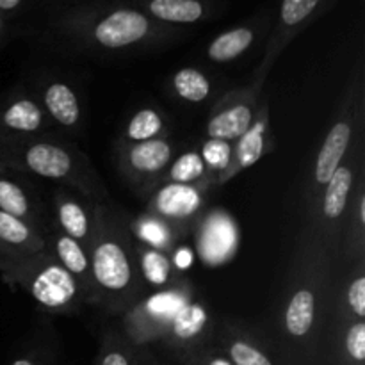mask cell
Segmentation results:
<instances>
[{"label":"cell","mask_w":365,"mask_h":365,"mask_svg":"<svg viewBox=\"0 0 365 365\" xmlns=\"http://www.w3.org/2000/svg\"><path fill=\"white\" fill-rule=\"evenodd\" d=\"M63 45L91 53H132L168 45L185 34L152 20L130 0H93L64 9L50 21Z\"/></svg>","instance_id":"6da1fadb"},{"label":"cell","mask_w":365,"mask_h":365,"mask_svg":"<svg viewBox=\"0 0 365 365\" xmlns=\"http://www.w3.org/2000/svg\"><path fill=\"white\" fill-rule=\"evenodd\" d=\"M93 239L89 245L98 305L110 314L130 310L139 302L143 280L130 227L107 203H93Z\"/></svg>","instance_id":"7a4b0ae2"},{"label":"cell","mask_w":365,"mask_h":365,"mask_svg":"<svg viewBox=\"0 0 365 365\" xmlns=\"http://www.w3.org/2000/svg\"><path fill=\"white\" fill-rule=\"evenodd\" d=\"M0 164L73 189L91 203H107V189L88 157L63 141L0 134Z\"/></svg>","instance_id":"3957f363"},{"label":"cell","mask_w":365,"mask_h":365,"mask_svg":"<svg viewBox=\"0 0 365 365\" xmlns=\"http://www.w3.org/2000/svg\"><path fill=\"white\" fill-rule=\"evenodd\" d=\"M334 264L319 237L309 227L303 228L282 305V330L291 341L312 342L327 309Z\"/></svg>","instance_id":"277c9868"},{"label":"cell","mask_w":365,"mask_h":365,"mask_svg":"<svg viewBox=\"0 0 365 365\" xmlns=\"http://www.w3.org/2000/svg\"><path fill=\"white\" fill-rule=\"evenodd\" d=\"M4 280L27 292L52 314H73L86 303L81 285L53 259L48 250L0 269Z\"/></svg>","instance_id":"5b68a950"},{"label":"cell","mask_w":365,"mask_h":365,"mask_svg":"<svg viewBox=\"0 0 365 365\" xmlns=\"http://www.w3.org/2000/svg\"><path fill=\"white\" fill-rule=\"evenodd\" d=\"M364 123L356 130L353 145L348 155L337 168L330 180L321 191L317 200L316 210L309 220L307 227L319 237L327 252L330 253L331 260H339V248H341L342 230H344L348 207L351 202L353 189H355L356 177L364 164Z\"/></svg>","instance_id":"8992f818"},{"label":"cell","mask_w":365,"mask_h":365,"mask_svg":"<svg viewBox=\"0 0 365 365\" xmlns=\"http://www.w3.org/2000/svg\"><path fill=\"white\" fill-rule=\"evenodd\" d=\"M364 123V93L362 82L353 81L348 86L344 100L339 109V116L331 123L330 130L324 135L323 145L316 155L314 163L312 178H310L309 191H307V214L309 220L316 210L317 200H319L321 191L330 180L331 175L337 171L344 157L348 155L349 148L353 145L356 130Z\"/></svg>","instance_id":"52a82bcc"},{"label":"cell","mask_w":365,"mask_h":365,"mask_svg":"<svg viewBox=\"0 0 365 365\" xmlns=\"http://www.w3.org/2000/svg\"><path fill=\"white\" fill-rule=\"evenodd\" d=\"M335 0H280V7L274 16L271 31L266 39L262 61L252 77V84L262 88L267 75L273 70L278 57L298 38L310 24L323 16Z\"/></svg>","instance_id":"ba28073f"},{"label":"cell","mask_w":365,"mask_h":365,"mask_svg":"<svg viewBox=\"0 0 365 365\" xmlns=\"http://www.w3.org/2000/svg\"><path fill=\"white\" fill-rule=\"evenodd\" d=\"M189 298H192L191 287L187 282L180 280L171 287L155 292L148 299L138 302L130 310H127L125 327H127L128 337L135 344L163 339L171 317Z\"/></svg>","instance_id":"9c48e42d"},{"label":"cell","mask_w":365,"mask_h":365,"mask_svg":"<svg viewBox=\"0 0 365 365\" xmlns=\"http://www.w3.org/2000/svg\"><path fill=\"white\" fill-rule=\"evenodd\" d=\"M175 157V145L170 138L145 143H118L116 163L120 173L132 187L148 195L166 173Z\"/></svg>","instance_id":"30bf717a"},{"label":"cell","mask_w":365,"mask_h":365,"mask_svg":"<svg viewBox=\"0 0 365 365\" xmlns=\"http://www.w3.org/2000/svg\"><path fill=\"white\" fill-rule=\"evenodd\" d=\"M262 88L250 84L246 88L232 89L214 103L205 123V135L214 141L234 143L252 127L259 110Z\"/></svg>","instance_id":"8fae6325"},{"label":"cell","mask_w":365,"mask_h":365,"mask_svg":"<svg viewBox=\"0 0 365 365\" xmlns=\"http://www.w3.org/2000/svg\"><path fill=\"white\" fill-rule=\"evenodd\" d=\"M274 148H277V143H274L273 132H271L269 102L262 100L252 127L241 138L232 143L230 160H228L227 168L216 175L214 185L221 187V185L228 184L232 178L252 168L253 164L259 163L264 155L271 153Z\"/></svg>","instance_id":"7c38bea8"},{"label":"cell","mask_w":365,"mask_h":365,"mask_svg":"<svg viewBox=\"0 0 365 365\" xmlns=\"http://www.w3.org/2000/svg\"><path fill=\"white\" fill-rule=\"evenodd\" d=\"M207 191H209L207 185L160 182L148 192L146 212L182 230L184 227H189L200 214Z\"/></svg>","instance_id":"4fadbf2b"},{"label":"cell","mask_w":365,"mask_h":365,"mask_svg":"<svg viewBox=\"0 0 365 365\" xmlns=\"http://www.w3.org/2000/svg\"><path fill=\"white\" fill-rule=\"evenodd\" d=\"M212 317L203 303L189 298L180 309L175 312L164 330L163 339L180 355L189 356L202 351L203 344L212 334Z\"/></svg>","instance_id":"5bb4252c"},{"label":"cell","mask_w":365,"mask_h":365,"mask_svg":"<svg viewBox=\"0 0 365 365\" xmlns=\"http://www.w3.org/2000/svg\"><path fill=\"white\" fill-rule=\"evenodd\" d=\"M198 255L205 266H221L239 250V227L227 210L214 209L205 214L196 230Z\"/></svg>","instance_id":"9a60e30c"},{"label":"cell","mask_w":365,"mask_h":365,"mask_svg":"<svg viewBox=\"0 0 365 365\" xmlns=\"http://www.w3.org/2000/svg\"><path fill=\"white\" fill-rule=\"evenodd\" d=\"M152 20L168 27H187L216 18L225 9V0H130Z\"/></svg>","instance_id":"2e32d148"},{"label":"cell","mask_w":365,"mask_h":365,"mask_svg":"<svg viewBox=\"0 0 365 365\" xmlns=\"http://www.w3.org/2000/svg\"><path fill=\"white\" fill-rule=\"evenodd\" d=\"M273 20L274 14L271 11H266L260 16L252 18V20L245 21V24L235 25V27L228 29V31H223L207 45V59L216 64L232 63V61L239 59L259 41L260 36L269 34Z\"/></svg>","instance_id":"e0dca14e"},{"label":"cell","mask_w":365,"mask_h":365,"mask_svg":"<svg viewBox=\"0 0 365 365\" xmlns=\"http://www.w3.org/2000/svg\"><path fill=\"white\" fill-rule=\"evenodd\" d=\"M45 242L46 250L52 253L53 259L81 285V291L84 294L86 303L98 305V291H96L95 278H93L91 260H89L88 250L81 242H77L75 239L63 234L57 227L48 230V234L45 235Z\"/></svg>","instance_id":"ac0fdd59"},{"label":"cell","mask_w":365,"mask_h":365,"mask_svg":"<svg viewBox=\"0 0 365 365\" xmlns=\"http://www.w3.org/2000/svg\"><path fill=\"white\" fill-rule=\"evenodd\" d=\"M46 248L45 234L27 221L0 210V269Z\"/></svg>","instance_id":"d6986e66"},{"label":"cell","mask_w":365,"mask_h":365,"mask_svg":"<svg viewBox=\"0 0 365 365\" xmlns=\"http://www.w3.org/2000/svg\"><path fill=\"white\" fill-rule=\"evenodd\" d=\"M48 125V116L38 98L31 95L13 96L0 109V134L13 138L43 135Z\"/></svg>","instance_id":"ffe728a7"},{"label":"cell","mask_w":365,"mask_h":365,"mask_svg":"<svg viewBox=\"0 0 365 365\" xmlns=\"http://www.w3.org/2000/svg\"><path fill=\"white\" fill-rule=\"evenodd\" d=\"M53 207H56L57 228L68 237L81 242L86 250H89L93 239V203L86 205L78 192H73L68 187H59L53 195Z\"/></svg>","instance_id":"44dd1931"},{"label":"cell","mask_w":365,"mask_h":365,"mask_svg":"<svg viewBox=\"0 0 365 365\" xmlns=\"http://www.w3.org/2000/svg\"><path fill=\"white\" fill-rule=\"evenodd\" d=\"M39 103L46 116L63 128H77L82 120V107L77 91L59 78H48L39 88Z\"/></svg>","instance_id":"7402d4cb"},{"label":"cell","mask_w":365,"mask_h":365,"mask_svg":"<svg viewBox=\"0 0 365 365\" xmlns=\"http://www.w3.org/2000/svg\"><path fill=\"white\" fill-rule=\"evenodd\" d=\"M365 255V166L356 177L351 202L348 207L344 230H342L339 259L344 264H353Z\"/></svg>","instance_id":"603a6c76"},{"label":"cell","mask_w":365,"mask_h":365,"mask_svg":"<svg viewBox=\"0 0 365 365\" xmlns=\"http://www.w3.org/2000/svg\"><path fill=\"white\" fill-rule=\"evenodd\" d=\"M134 248L135 259H138L139 277H141L143 284L150 285V287L157 289V291H163V289H168L177 284V282H180V278L175 273V266L170 253L143 245V242L135 241V239Z\"/></svg>","instance_id":"cb8c5ba5"},{"label":"cell","mask_w":365,"mask_h":365,"mask_svg":"<svg viewBox=\"0 0 365 365\" xmlns=\"http://www.w3.org/2000/svg\"><path fill=\"white\" fill-rule=\"evenodd\" d=\"M0 210L14 217L27 221L32 227H41V210L27 189L6 175V168L0 164ZM41 230V228H39Z\"/></svg>","instance_id":"d4e9b609"},{"label":"cell","mask_w":365,"mask_h":365,"mask_svg":"<svg viewBox=\"0 0 365 365\" xmlns=\"http://www.w3.org/2000/svg\"><path fill=\"white\" fill-rule=\"evenodd\" d=\"M128 227H130V232L135 241L143 242L146 246H152V248L163 250L166 253L173 248L182 232L175 225L168 223V221L148 212H145L138 220L132 221Z\"/></svg>","instance_id":"484cf974"},{"label":"cell","mask_w":365,"mask_h":365,"mask_svg":"<svg viewBox=\"0 0 365 365\" xmlns=\"http://www.w3.org/2000/svg\"><path fill=\"white\" fill-rule=\"evenodd\" d=\"M168 120L157 107H141L128 118L127 125L123 128L125 145L130 143H145L152 139L168 138Z\"/></svg>","instance_id":"4316f807"},{"label":"cell","mask_w":365,"mask_h":365,"mask_svg":"<svg viewBox=\"0 0 365 365\" xmlns=\"http://www.w3.org/2000/svg\"><path fill=\"white\" fill-rule=\"evenodd\" d=\"M160 182H175V184H198V185H214V175L207 168L202 153L191 150L178 155L171 160ZM159 182V184H160Z\"/></svg>","instance_id":"83f0119b"},{"label":"cell","mask_w":365,"mask_h":365,"mask_svg":"<svg viewBox=\"0 0 365 365\" xmlns=\"http://www.w3.org/2000/svg\"><path fill=\"white\" fill-rule=\"evenodd\" d=\"M212 81L203 70L196 66L180 68L171 77V89L180 100L187 103H202L212 93Z\"/></svg>","instance_id":"f1b7e54d"},{"label":"cell","mask_w":365,"mask_h":365,"mask_svg":"<svg viewBox=\"0 0 365 365\" xmlns=\"http://www.w3.org/2000/svg\"><path fill=\"white\" fill-rule=\"evenodd\" d=\"M221 351L234 365H274L264 349H260L252 339L235 330H228V334L225 335Z\"/></svg>","instance_id":"f546056e"},{"label":"cell","mask_w":365,"mask_h":365,"mask_svg":"<svg viewBox=\"0 0 365 365\" xmlns=\"http://www.w3.org/2000/svg\"><path fill=\"white\" fill-rule=\"evenodd\" d=\"M365 260L360 257L351 264V277L346 285V305L355 319H365Z\"/></svg>","instance_id":"4dcf8cb0"},{"label":"cell","mask_w":365,"mask_h":365,"mask_svg":"<svg viewBox=\"0 0 365 365\" xmlns=\"http://www.w3.org/2000/svg\"><path fill=\"white\" fill-rule=\"evenodd\" d=\"M96 365H135L130 346L114 331H107L100 344Z\"/></svg>","instance_id":"1f68e13d"},{"label":"cell","mask_w":365,"mask_h":365,"mask_svg":"<svg viewBox=\"0 0 365 365\" xmlns=\"http://www.w3.org/2000/svg\"><path fill=\"white\" fill-rule=\"evenodd\" d=\"M344 365H364L365 364V321L355 319L351 316L348 328L344 331Z\"/></svg>","instance_id":"d6a6232c"},{"label":"cell","mask_w":365,"mask_h":365,"mask_svg":"<svg viewBox=\"0 0 365 365\" xmlns=\"http://www.w3.org/2000/svg\"><path fill=\"white\" fill-rule=\"evenodd\" d=\"M230 152H232V143L225 141H214V139H209V141L203 145L202 148V157L205 160L207 168H209L210 173L216 178L217 173L227 168L228 160H230Z\"/></svg>","instance_id":"836d02e7"},{"label":"cell","mask_w":365,"mask_h":365,"mask_svg":"<svg viewBox=\"0 0 365 365\" xmlns=\"http://www.w3.org/2000/svg\"><path fill=\"white\" fill-rule=\"evenodd\" d=\"M187 365H234L221 349H205L185 360Z\"/></svg>","instance_id":"e575fe53"},{"label":"cell","mask_w":365,"mask_h":365,"mask_svg":"<svg viewBox=\"0 0 365 365\" xmlns=\"http://www.w3.org/2000/svg\"><path fill=\"white\" fill-rule=\"evenodd\" d=\"M29 6V0H0V13L4 16L9 14H18Z\"/></svg>","instance_id":"d590c367"},{"label":"cell","mask_w":365,"mask_h":365,"mask_svg":"<svg viewBox=\"0 0 365 365\" xmlns=\"http://www.w3.org/2000/svg\"><path fill=\"white\" fill-rule=\"evenodd\" d=\"M9 365H41L38 360H34L32 356H20V359L13 360Z\"/></svg>","instance_id":"8d00e7d4"},{"label":"cell","mask_w":365,"mask_h":365,"mask_svg":"<svg viewBox=\"0 0 365 365\" xmlns=\"http://www.w3.org/2000/svg\"><path fill=\"white\" fill-rule=\"evenodd\" d=\"M4 32H6V16L0 13V38H2Z\"/></svg>","instance_id":"74e56055"}]
</instances>
